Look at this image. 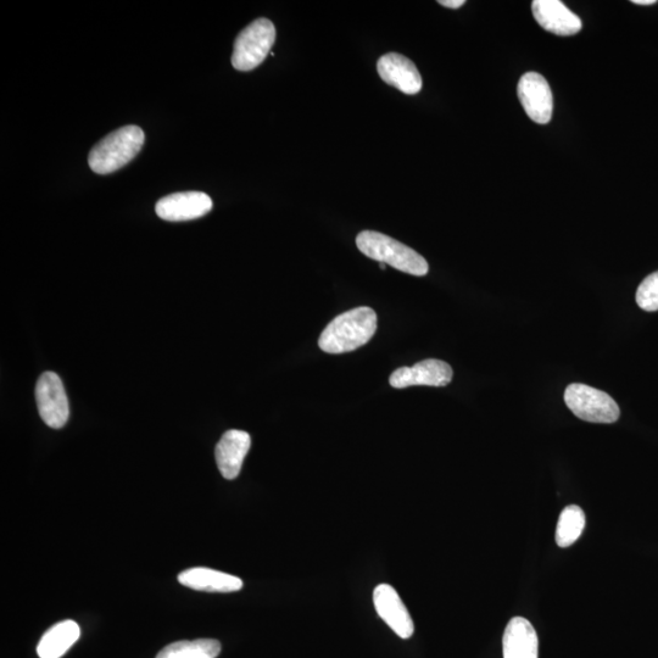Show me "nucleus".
Instances as JSON below:
<instances>
[{"label":"nucleus","mask_w":658,"mask_h":658,"mask_svg":"<svg viewBox=\"0 0 658 658\" xmlns=\"http://www.w3.org/2000/svg\"><path fill=\"white\" fill-rule=\"evenodd\" d=\"M377 323L376 312L367 306L344 312L322 332L319 347L328 354L350 353L370 342Z\"/></svg>","instance_id":"nucleus-1"},{"label":"nucleus","mask_w":658,"mask_h":658,"mask_svg":"<svg viewBox=\"0 0 658 658\" xmlns=\"http://www.w3.org/2000/svg\"><path fill=\"white\" fill-rule=\"evenodd\" d=\"M146 136L141 127L126 126L111 132L89 153L88 164L98 175L122 169L141 152Z\"/></svg>","instance_id":"nucleus-2"},{"label":"nucleus","mask_w":658,"mask_h":658,"mask_svg":"<svg viewBox=\"0 0 658 658\" xmlns=\"http://www.w3.org/2000/svg\"><path fill=\"white\" fill-rule=\"evenodd\" d=\"M356 245L367 258L392 266L409 275L422 277L429 271L428 262L422 255L386 234L373 231L361 232L356 237Z\"/></svg>","instance_id":"nucleus-3"},{"label":"nucleus","mask_w":658,"mask_h":658,"mask_svg":"<svg viewBox=\"0 0 658 658\" xmlns=\"http://www.w3.org/2000/svg\"><path fill=\"white\" fill-rule=\"evenodd\" d=\"M276 41L275 25L269 19H258L239 33L232 55L233 68L238 71H252L269 55Z\"/></svg>","instance_id":"nucleus-4"},{"label":"nucleus","mask_w":658,"mask_h":658,"mask_svg":"<svg viewBox=\"0 0 658 658\" xmlns=\"http://www.w3.org/2000/svg\"><path fill=\"white\" fill-rule=\"evenodd\" d=\"M565 401L574 415L591 423H615L620 418V406L609 394L585 384L574 383L565 392Z\"/></svg>","instance_id":"nucleus-5"},{"label":"nucleus","mask_w":658,"mask_h":658,"mask_svg":"<svg viewBox=\"0 0 658 658\" xmlns=\"http://www.w3.org/2000/svg\"><path fill=\"white\" fill-rule=\"evenodd\" d=\"M39 416L50 428H63L69 421L70 406L63 382L54 372H44L36 386Z\"/></svg>","instance_id":"nucleus-6"},{"label":"nucleus","mask_w":658,"mask_h":658,"mask_svg":"<svg viewBox=\"0 0 658 658\" xmlns=\"http://www.w3.org/2000/svg\"><path fill=\"white\" fill-rule=\"evenodd\" d=\"M517 93L531 120L540 125L549 124L554 111V97L545 77L538 72H527L518 82Z\"/></svg>","instance_id":"nucleus-7"},{"label":"nucleus","mask_w":658,"mask_h":658,"mask_svg":"<svg viewBox=\"0 0 658 658\" xmlns=\"http://www.w3.org/2000/svg\"><path fill=\"white\" fill-rule=\"evenodd\" d=\"M453 376V368L445 361L428 359L412 367L398 368L390 376L389 383L397 389L412 386L445 387Z\"/></svg>","instance_id":"nucleus-8"},{"label":"nucleus","mask_w":658,"mask_h":658,"mask_svg":"<svg viewBox=\"0 0 658 658\" xmlns=\"http://www.w3.org/2000/svg\"><path fill=\"white\" fill-rule=\"evenodd\" d=\"M213 209V200L203 192H182L167 195L156 203V215L161 220L182 222L200 219Z\"/></svg>","instance_id":"nucleus-9"},{"label":"nucleus","mask_w":658,"mask_h":658,"mask_svg":"<svg viewBox=\"0 0 658 658\" xmlns=\"http://www.w3.org/2000/svg\"><path fill=\"white\" fill-rule=\"evenodd\" d=\"M373 604L378 616L401 639H410L415 632L414 621L397 590L392 585L381 584L373 591Z\"/></svg>","instance_id":"nucleus-10"},{"label":"nucleus","mask_w":658,"mask_h":658,"mask_svg":"<svg viewBox=\"0 0 658 658\" xmlns=\"http://www.w3.org/2000/svg\"><path fill=\"white\" fill-rule=\"evenodd\" d=\"M377 70L382 80L400 92L414 96L422 89V77L409 58L398 53L383 55L378 60Z\"/></svg>","instance_id":"nucleus-11"},{"label":"nucleus","mask_w":658,"mask_h":658,"mask_svg":"<svg viewBox=\"0 0 658 658\" xmlns=\"http://www.w3.org/2000/svg\"><path fill=\"white\" fill-rule=\"evenodd\" d=\"M250 446H252V438L247 432L231 429L223 434L215 450L217 468L223 478L232 481L239 476Z\"/></svg>","instance_id":"nucleus-12"},{"label":"nucleus","mask_w":658,"mask_h":658,"mask_svg":"<svg viewBox=\"0 0 658 658\" xmlns=\"http://www.w3.org/2000/svg\"><path fill=\"white\" fill-rule=\"evenodd\" d=\"M534 19L544 30L557 36H573L582 30V20L560 0H535Z\"/></svg>","instance_id":"nucleus-13"},{"label":"nucleus","mask_w":658,"mask_h":658,"mask_svg":"<svg viewBox=\"0 0 658 658\" xmlns=\"http://www.w3.org/2000/svg\"><path fill=\"white\" fill-rule=\"evenodd\" d=\"M178 582L189 589L206 593H234L243 588L241 578L203 567L181 572L178 574Z\"/></svg>","instance_id":"nucleus-14"},{"label":"nucleus","mask_w":658,"mask_h":658,"mask_svg":"<svg viewBox=\"0 0 658 658\" xmlns=\"http://www.w3.org/2000/svg\"><path fill=\"white\" fill-rule=\"evenodd\" d=\"M538 648V635L531 622L523 617L512 618L504 633V658H538Z\"/></svg>","instance_id":"nucleus-15"},{"label":"nucleus","mask_w":658,"mask_h":658,"mask_svg":"<svg viewBox=\"0 0 658 658\" xmlns=\"http://www.w3.org/2000/svg\"><path fill=\"white\" fill-rule=\"evenodd\" d=\"M80 635L81 629L76 622H59L44 633L37 646V654L41 658L63 657L80 639Z\"/></svg>","instance_id":"nucleus-16"},{"label":"nucleus","mask_w":658,"mask_h":658,"mask_svg":"<svg viewBox=\"0 0 658 658\" xmlns=\"http://www.w3.org/2000/svg\"><path fill=\"white\" fill-rule=\"evenodd\" d=\"M220 652V641L198 639L177 641V643L167 645L156 658H216L220 655Z\"/></svg>","instance_id":"nucleus-17"},{"label":"nucleus","mask_w":658,"mask_h":658,"mask_svg":"<svg viewBox=\"0 0 658 658\" xmlns=\"http://www.w3.org/2000/svg\"><path fill=\"white\" fill-rule=\"evenodd\" d=\"M585 528V513L577 505L567 506L561 512L556 528V543L560 548H568L577 542Z\"/></svg>","instance_id":"nucleus-18"},{"label":"nucleus","mask_w":658,"mask_h":658,"mask_svg":"<svg viewBox=\"0 0 658 658\" xmlns=\"http://www.w3.org/2000/svg\"><path fill=\"white\" fill-rule=\"evenodd\" d=\"M637 303L645 311L658 310V271L641 282L637 292Z\"/></svg>","instance_id":"nucleus-19"},{"label":"nucleus","mask_w":658,"mask_h":658,"mask_svg":"<svg viewBox=\"0 0 658 658\" xmlns=\"http://www.w3.org/2000/svg\"><path fill=\"white\" fill-rule=\"evenodd\" d=\"M440 5H443L445 8L449 9H459L462 5H465V0H439Z\"/></svg>","instance_id":"nucleus-20"},{"label":"nucleus","mask_w":658,"mask_h":658,"mask_svg":"<svg viewBox=\"0 0 658 658\" xmlns=\"http://www.w3.org/2000/svg\"><path fill=\"white\" fill-rule=\"evenodd\" d=\"M633 3L637 5H654L656 0H633Z\"/></svg>","instance_id":"nucleus-21"},{"label":"nucleus","mask_w":658,"mask_h":658,"mask_svg":"<svg viewBox=\"0 0 658 658\" xmlns=\"http://www.w3.org/2000/svg\"><path fill=\"white\" fill-rule=\"evenodd\" d=\"M381 269L386 270V264H381Z\"/></svg>","instance_id":"nucleus-22"}]
</instances>
